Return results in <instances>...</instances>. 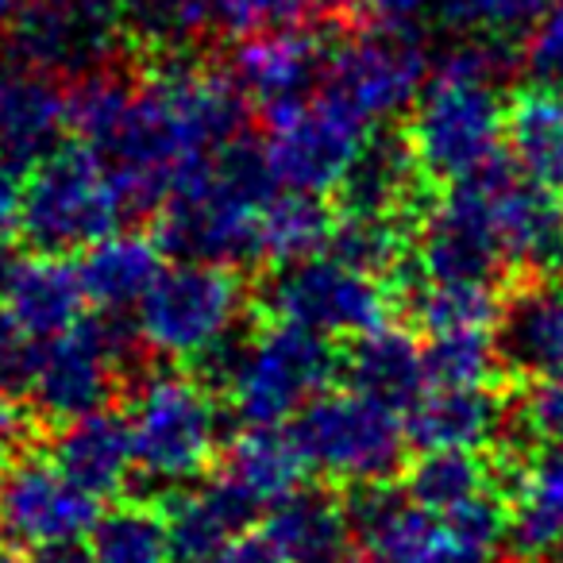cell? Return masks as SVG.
Listing matches in <instances>:
<instances>
[{
  "label": "cell",
  "mask_w": 563,
  "mask_h": 563,
  "mask_svg": "<svg viewBox=\"0 0 563 563\" xmlns=\"http://www.w3.org/2000/svg\"><path fill=\"white\" fill-rule=\"evenodd\" d=\"M278 194L266 151L247 140L228 143L194 163L158 217V247L189 263L243 266L266 258L263 209Z\"/></svg>",
  "instance_id": "6da1fadb"
},
{
  "label": "cell",
  "mask_w": 563,
  "mask_h": 563,
  "mask_svg": "<svg viewBox=\"0 0 563 563\" xmlns=\"http://www.w3.org/2000/svg\"><path fill=\"white\" fill-rule=\"evenodd\" d=\"M124 212L104 163L86 143H78L51 151L32 166L24 181L20 235L43 255H70L120 232Z\"/></svg>",
  "instance_id": "7a4b0ae2"
},
{
  "label": "cell",
  "mask_w": 563,
  "mask_h": 563,
  "mask_svg": "<svg viewBox=\"0 0 563 563\" xmlns=\"http://www.w3.org/2000/svg\"><path fill=\"white\" fill-rule=\"evenodd\" d=\"M309 471L344 486L390 483L406 471L409 432L401 413L363 398V394H321L290 421Z\"/></svg>",
  "instance_id": "3957f363"
},
{
  "label": "cell",
  "mask_w": 563,
  "mask_h": 563,
  "mask_svg": "<svg viewBox=\"0 0 563 563\" xmlns=\"http://www.w3.org/2000/svg\"><path fill=\"white\" fill-rule=\"evenodd\" d=\"M140 344V324H128L120 313L97 309L63 336L40 340V360H35L27 398L55 424L104 409Z\"/></svg>",
  "instance_id": "277c9868"
},
{
  "label": "cell",
  "mask_w": 563,
  "mask_h": 563,
  "mask_svg": "<svg viewBox=\"0 0 563 563\" xmlns=\"http://www.w3.org/2000/svg\"><path fill=\"white\" fill-rule=\"evenodd\" d=\"M135 460L147 478L163 486L194 483L220 452V409L197 375L155 371L132 398Z\"/></svg>",
  "instance_id": "5b68a950"
},
{
  "label": "cell",
  "mask_w": 563,
  "mask_h": 563,
  "mask_svg": "<svg viewBox=\"0 0 563 563\" xmlns=\"http://www.w3.org/2000/svg\"><path fill=\"white\" fill-rule=\"evenodd\" d=\"M409 140L437 186L490 166L506 147V101L490 81L437 74L417 97Z\"/></svg>",
  "instance_id": "8992f818"
},
{
  "label": "cell",
  "mask_w": 563,
  "mask_h": 563,
  "mask_svg": "<svg viewBox=\"0 0 563 563\" xmlns=\"http://www.w3.org/2000/svg\"><path fill=\"white\" fill-rule=\"evenodd\" d=\"M340 363L344 355H336L332 336L271 321L263 336H251L228 398L243 424H286L329 390Z\"/></svg>",
  "instance_id": "52a82bcc"
},
{
  "label": "cell",
  "mask_w": 563,
  "mask_h": 563,
  "mask_svg": "<svg viewBox=\"0 0 563 563\" xmlns=\"http://www.w3.org/2000/svg\"><path fill=\"white\" fill-rule=\"evenodd\" d=\"M255 301L266 321H286L324 332V336L355 340L386 324L394 290L383 286V278H371V274L340 263L336 255H309L278 263V271L263 278Z\"/></svg>",
  "instance_id": "ba28073f"
},
{
  "label": "cell",
  "mask_w": 563,
  "mask_h": 563,
  "mask_svg": "<svg viewBox=\"0 0 563 563\" xmlns=\"http://www.w3.org/2000/svg\"><path fill=\"white\" fill-rule=\"evenodd\" d=\"M135 309V324L151 352L194 363L235 329L243 309V282L235 266L178 258L158 274L151 294Z\"/></svg>",
  "instance_id": "9c48e42d"
},
{
  "label": "cell",
  "mask_w": 563,
  "mask_h": 563,
  "mask_svg": "<svg viewBox=\"0 0 563 563\" xmlns=\"http://www.w3.org/2000/svg\"><path fill=\"white\" fill-rule=\"evenodd\" d=\"M266 163L282 189L306 194H336L340 178L360 155L371 124L347 104L317 89L313 97L266 109Z\"/></svg>",
  "instance_id": "30bf717a"
},
{
  "label": "cell",
  "mask_w": 563,
  "mask_h": 563,
  "mask_svg": "<svg viewBox=\"0 0 563 563\" xmlns=\"http://www.w3.org/2000/svg\"><path fill=\"white\" fill-rule=\"evenodd\" d=\"M429 81V51L424 32H394V27H355L329 55L317 89L336 97L360 120H390L417 104Z\"/></svg>",
  "instance_id": "8fae6325"
},
{
  "label": "cell",
  "mask_w": 563,
  "mask_h": 563,
  "mask_svg": "<svg viewBox=\"0 0 563 563\" xmlns=\"http://www.w3.org/2000/svg\"><path fill=\"white\" fill-rule=\"evenodd\" d=\"M120 40L117 0H27L12 20V55L55 78L104 70Z\"/></svg>",
  "instance_id": "7c38bea8"
},
{
  "label": "cell",
  "mask_w": 563,
  "mask_h": 563,
  "mask_svg": "<svg viewBox=\"0 0 563 563\" xmlns=\"http://www.w3.org/2000/svg\"><path fill=\"white\" fill-rule=\"evenodd\" d=\"M101 521V498L74 483L51 455L24 452L0 475V529L20 544H70Z\"/></svg>",
  "instance_id": "4fadbf2b"
},
{
  "label": "cell",
  "mask_w": 563,
  "mask_h": 563,
  "mask_svg": "<svg viewBox=\"0 0 563 563\" xmlns=\"http://www.w3.org/2000/svg\"><path fill=\"white\" fill-rule=\"evenodd\" d=\"M429 186H437V181L424 174L413 140H409V128L383 124L367 132L360 155L340 178L336 209L355 212V217H406L421 224L429 205L437 201Z\"/></svg>",
  "instance_id": "5bb4252c"
},
{
  "label": "cell",
  "mask_w": 563,
  "mask_h": 563,
  "mask_svg": "<svg viewBox=\"0 0 563 563\" xmlns=\"http://www.w3.org/2000/svg\"><path fill=\"white\" fill-rule=\"evenodd\" d=\"M347 521L363 544L352 563H455L440 514L417 506L390 483L347 486Z\"/></svg>",
  "instance_id": "9a60e30c"
},
{
  "label": "cell",
  "mask_w": 563,
  "mask_h": 563,
  "mask_svg": "<svg viewBox=\"0 0 563 563\" xmlns=\"http://www.w3.org/2000/svg\"><path fill=\"white\" fill-rule=\"evenodd\" d=\"M509 383H563V278L514 274L494 324Z\"/></svg>",
  "instance_id": "2e32d148"
},
{
  "label": "cell",
  "mask_w": 563,
  "mask_h": 563,
  "mask_svg": "<svg viewBox=\"0 0 563 563\" xmlns=\"http://www.w3.org/2000/svg\"><path fill=\"white\" fill-rule=\"evenodd\" d=\"M329 51L324 40L306 24L263 27L240 40L232 51V81L266 109L306 101L309 89L321 86Z\"/></svg>",
  "instance_id": "e0dca14e"
},
{
  "label": "cell",
  "mask_w": 563,
  "mask_h": 563,
  "mask_svg": "<svg viewBox=\"0 0 563 563\" xmlns=\"http://www.w3.org/2000/svg\"><path fill=\"white\" fill-rule=\"evenodd\" d=\"M509 386H429L424 398L406 413L409 444L421 452H490L506 440L514 417Z\"/></svg>",
  "instance_id": "ac0fdd59"
},
{
  "label": "cell",
  "mask_w": 563,
  "mask_h": 563,
  "mask_svg": "<svg viewBox=\"0 0 563 563\" xmlns=\"http://www.w3.org/2000/svg\"><path fill=\"white\" fill-rule=\"evenodd\" d=\"M70 128V97L58 78L24 58L0 63V158L12 166H35L63 147Z\"/></svg>",
  "instance_id": "d6986e66"
},
{
  "label": "cell",
  "mask_w": 563,
  "mask_h": 563,
  "mask_svg": "<svg viewBox=\"0 0 563 563\" xmlns=\"http://www.w3.org/2000/svg\"><path fill=\"white\" fill-rule=\"evenodd\" d=\"M86 282L66 255H43L12 258L4 278H0V306L27 332L32 340L63 336L66 329L86 317Z\"/></svg>",
  "instance_id": "ffe728a7"
},
{
  "label": "cell",
  "mask_w": 563,
  "mask_h": 563,
  "mask_svg": "<svg viewBox=\"0 0 563 563\" xmlns=\"http://www.w3.org/2000/svg\"><path fill=\"white\" fill-rule=\"evenodd\" d=\"M340 375L347 378L355 394L378 401V406L394 409L406 417L417 401L429 390V363H424V347L417 344L413 332L394 329V324H378V329L363 332L352 340Z\"/></svg>",
  "instance_id": "44dd1931"
},
{
  "label": "cell",
  "mask_w": 563,
  "mask_h": 563,
  "mask_svg": "<svg viewBox=\"0 0 563 563\" xmlns=\"http://www.w3.org/2000/svg\"><path fill=\"white\" fill-rule=\"evenodd\" d=\"M47 455L74 483L93 490L97 498L120 494L128 486V478H132V467H140L132 417L117 413L109 406L58 424Z\"/></svg>",
  "instance_id": "7402d4cb"
},
{
  "label": "cell",
  "mask_w": 563,
  "mask_h": 563,
  "mask_svg": "<svg viewBox=\"0 0 563 563\" xmlns=\"http://www.w3.org/2000/svg\"><path fill=\"white\" fill-rule=\"evenodd\" d=\"M255 514V501L243 498L224 475L181 490L170 506H163L174 563H212L235 537L247 532Z\"/></svg>",
  "instance_id": "603a6c76"
},
{
  "label": "cell",
  "mask_w": 563,
  "mask_h": 563,
  "mask_svg": "<svg viewBox=\"0 0 563 563\" xmlns=\"http://www.w3.org/2000/svg\"><path fill=\"white\" fill-rule=\"evenodd\" d=\"M266 537L286 563H352L355 532L332 490H294L266 509Z\"/></svg>",
  "instance_id": "cb8c5ba5"
},
{
  "label": "cell",
  "mask_w": 563,
  "mask_h": 563,
  "mask_svg": "<svg viewBox=\"0 0 563 563\" xmlns=\"http://www.w3.org/2000/svg\"><path fill=\"white\" fill-rule=\"evenodd\" d=\"M506 151L517 170L563 194V89L532 81L506 97Z\"/></svg>",
  "instance_id": "d4e9b609"
},
{
  "label": "cell",
  "mask_w": 563,
  "mask_h": 563,
  "mask_svg": "<svg viewBox=\"0 0 563 563\" xmlns=\"http://www.w3.org/2000/svg\"><path fill=\"white\" fill-rule=\"evenodd\" d=\"M78 271L97 309L124 313V309L140 306L147 298L166 266L158 240H147L140 232H112L86 251Z\"/></svg>",
  "instance_id": "484cf974"
},
{
  "label": "cell",
  "mask_w": 563,
  "mask_h": 563,
  "mask_svg": "<svg viewBox=\"0 0 563 563\" xmlns=\"http://www.w3.org/2000/svg\"><path fill=\"white\" fill-rule=\"evenodd\" d=\"M220 475L258 509H271L274 501L298 490L306 460H301L290 429L282 432L278 424H247V432L235 437L228 448Z\"/></svg>",
  "instance_id": "4316f807"
},
{
  "label": "cell",
  "mask_w": 563,
  "mask_h": 563,
  "mask_svg": "<svg viewBox=\"0 0 563 563\" xmlns=\"http://www.w3.org/2000/svg\"><path fill=\"white\" fill-rule=\"evenodd\" d=\"M509 544L521 560H544L563 548V440L532 452L521 490L514 494Z\"/></svg>",
  "instance_id": "83f0119b"
},
{
  "label": "cell",
  "mask_w": 563,
  "mask_h": 563,
  "mask_svg": "<svg viewBox=\"0 0 563 563\" xmlns=\"http://www.w3.org/2000/svg\"><path fill=\"white\" fill-rule=\"evenodd\" d=\"M490 486V452L437 448V452H421V460L406 463V494L432 514H448V509L463 506Z\"/></svg>",
  "instance_id": "f1b7e54d"
},
{
  "label": "cell",
  "mask_w": 563,
  "mask_h": 563,
  "mask_svg": "<svg viewBox=\"0 0 563 563\" xmlns=\"http://www.w3.org/2000/svg\"><path fill=\"white\" fill-rule=\"evenodd\" d=\"M413 235L417 224L406 217H355V212H340L329 240V255L371 274V278H386V286H390L394 274L409 263V240Z\"/></svg>",
  "instance_id": "f546056e"
},
{
  "label": "cell",
  "mask_w": 563,
  "mask_h": 563,
  "mask_svg": "<svg viewBox=\"0 0 563 563\" xmlns=\"http://www.w3.org/2000/svg\"><path fill=\"white\" fill-rule=\"evenodd\" d=\"M336 217L321 194L306 189H278L263 209V251L274 263H294L329 247Z\"/></svg>",
  "instance_id": "4dcf8cb0"
},
{
  "label": "cell",
  "mask_w": 563,
  "mask_h": 563,
  "mask_svg": "<svg viewBox=\"0 0 563 563\" xmlns=\"http://www.w3.org/2000/svg\"><path fill=\"white\" fill-rule=\"evenodd\" d=\"M89 552L93 563H174L166 517L147 501H128L101 514L89 532Z\"/></svg>",
  "instance_id": "1f68e13d"
},
{
  "label": "cell",
  "mask_w": 563,
  "mask_h": 563,
  "mask_svg": "<svg viewBox=\"0 0 563 563\" xmlns=\"http://www.w3.org/2000/svg\"><path fill=\"white\" fill-rule=\"evenodd\" d=\"M120 24L128 40L140 43L147 55L158 51H186L212 20V0H117Z\"/></svg>",
  "instance_id": "d6a6232c"
},
{
  "label": "cell",
  "mask_w": 563,
  "mask_h": 563,
  "mask_svg": "<svg viewBox=\"0 0 563 563\" xmlns=\"http://www.w3.org/2000/svg\"><path fill=\"white\" fill-rule=\"evenodd\" d=\"M432 386H506V363H501L494 329L444 332L429 336L424 344Z\"/></svg>",
  "instance_id": "836d02e7"
},
{
  "label": "cell",
  "mask_w": 563,
  "mask_h": 563,
  "mask_svg": "<svg viewBox=\"0 0 563 563\" xmlns=\"http://www.w3.org/2000/svg\"><path fill=\"white\" fill-rule=\"evenodd\" d=\"M313 9H321L317 0H212V20L224 32L251 35L263 27L301 24Z\"/></svg>",
  "instance_id": "e575fe53"
},
{
  "label": "cell",
  "mask_w": 563,
  "mask_h": 563,
  "mask_svg": "<svg viewBox=\"0 0 563 563\" xmlns=\"http://www.w3.org/2000/svg\"><path fill=\"white\" fill-rule=\"evenodd\" d=\"M525 70L540 86L563 89V9H548L525 35Z\"/></svg>",
  "instance_id": "d590c367"
},
{
  "label": "cell",
  "mask_w": 563,
  "mask_h": 563,
  "mask_svg": "<svg viewBox=\"0 0 563 563\" xmlns=\"http://www.w3.org/2000/svg\"><path fill=\"white\" fill-rule=\"evenodd\" d=\"M35 360H40V340L20 332V324L9 317V309L0 306V394L4 398L27 394L35 375Z\"/></svg>",
  "instance_id": "8d00e7d4"
},
{
  "label": "cell",
  "mask_w": 563,
  "mask_h": 563,
  "mask_svg": "<svg viewBox=\"0 0 563 563\" xmlns=\"http://www.w3.org/2000/svg\"><path fill=\"white\" fill-rule=\"evenodd\" d=\"M352 12H360L375 27L421 32L424 16L432 12V0H352Z\"/></svg>",
  "instance_id": "74e56055"
},
{
  "label": "cell",
  "mask_w": 563,
  "mask_h": 563,
  "mask_svg": "<svg viewBox=\"0 0 563 563\" xmlns=\"http://www.w3.org/2000/svg\"><path fill=\"white\" fill-rule=\"evenodd\" d=\"M32 448V421L20 406H12V398L0 394V475Z\"/></svg>",
  "instance_id": "f35d334b"
},
{
  "label": "cell",
  "mask_w": 563,
  "mask_h": 563,
  "mask_svg": "<svg viewBox=\"0 0 563 563\" xmlns=\"http://www.w3.org/2000/svg\"><path fill=\"white\" fill-rule=\"evenodd\" d=\"M20 217H24V181H20V166L0 158V243L20 232Z\"/></svg>",
  "instance_id": "ab89813d"
},
{
  "label": "cell",
  "mask_w": 563,
  "mask_h": 563,
  "mask_svg": "<svg viewBox=\"0 0 563 563\" xmlns=\"http://www.w3.org/2000/svg\"><path fill=\"white\" fill-rule=\"evenodd\" d=\"M212 563H286V560H282V552L271 544L266 532H243Z\"/></svg>",
  "instance_id": "60d3db41"
},
{
  "label": "cell",
  "mask_w": 563,
  "mask_h": 563,
  "mask_svg": "<svg viewBox=\"0 0 563 563\" xmlns=\"http://www.w3.org/2000/svg\"><path fill=\"white\" fill-rule=\"evenodd\" d=\"M27 563H93V552L81 548V540H70V544H43L27 555Z\"/></svg>",
  "instance_id": "b9f144b4"
},
{
  "label": "cell",
  "mask_w": 563,
  "mask_h": 563,
  "mask_svg": "<svg viewBox=\"0 0 563 563\" xmlns=\"http://www.w3.org/2000/svg\"><path fill=\"white\" fill-rule=\"evenodd\" d=\"M16 12H20V0H0V32L16 20Z\"/></svg>",
  "instance_id": "7bdbcfd3"
},
{
  "label": "cell",
  "mask_w": 563,
  "mask_h": 563,
  "mask_svg": "<svg viewBox=\"0 0 563 563\" xmlns=\"http://www.w3.org/2000/svg\"><path fill=\"white\" fill-rule=\"evenodd\" d=\"M0 563H27V555L12 544H0Z\"/></svg>",
  "instance_id": "ee69618b"
},
{
  "label": "cell",
  "mask_w": 563,
  "mask_h": 563,
  "mask_svg": "<svg viewBox=\"0 0 563 563\" xmlns=\"http://www.w3.org/2000/svg\"><path fill=\"white\" fill-rule=\"evenodd\" d=\"M9 263H12V255L4 251V243H0V278H4V271H9Z\"/></svg>",
  "instance_id": "f6af8a7d"
},
{
  "label": "cell",
  "mask_w": 563,
  "mask_h": 563,
  "mask_svg": "<svg viewBox=\"0 0 563 563\" xmlns=\"http://www.w3.org/2000/svg\"><path fill=\"white\" fill-rule=\"evenodd\" d=\"M321 9H336V4H344V9H352V0H317Z\"/></svg>",
  "instance_id": "bcb514c9"
},
{
  "label": "cell",
  "mask_w": 563,
  "mask_h": 563,
  "mask_svg": "<svg viewBox=\"0 0 563 563\" xmlns=\"http://www.w3.org/2000/svg\"><path fill=\"white\" fill-rule=\"evenodd\" d=\"M555 563H563V548H560V552H555Z\"/></svg>",
  "instance_id": "7dc6e473"
},
{
  "label": "cell",
  "mask_w": 563,
  "mask_h": 563,
  "mask_svg": "<svg viewBox=\"0 0 563 563\" xmlns=\"http://www.w3.org/2000/svg\"><path fill=\"white\" fill-rule=\"evenodd\" d=\"M552 4H555V9H563V0H552Z\"/></svg>",
  "instance_id": "c3c4849f"
}]
</instances>
